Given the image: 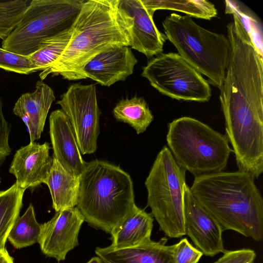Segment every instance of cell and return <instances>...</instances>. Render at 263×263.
Returning a JSON list of instances; mask_svg holds the SVG:
<instances>
[{
    "label": "cell",
    "instance_id": "1",
    "mask_svg": "<svg viewBox=\"0 0 263 263\" xmlns=\"http://www.w3.org/2000/svg\"><path fill=\"white\" fill-rule=\"evenodd\" d=\"M132 21L120 0H85L72 27L70 40L59 58L39 77L51 74L68 80L83 79L85 65L98 54L129 46Z\"/></svg>",
    "mask_w": 263,
    "mask_h": 263
},
{
    "label": "cell",
    "instance_id": "2",
    "mask_svg": "<svg viewBox=\"0 0 263 263\" xmlns=\"http://www.w3.org/2000/svg\"><path fill=\"white\" fill-rule=\"evenodd\" d=\"M254 178L241 171L196 176L190 191L222 231L233 230L259 242L263 239V199Z\"/></svg>",
    "mask_w": 263,
    "mask_h": 263
},
{
    "label": "cell",
    "instance_id": "3",
    "mask_svg": "<svg viewBox=\"0 0 263 263\" xmlns=\"http://www.w3.org/2000/svg\"><path fill=\"white\" fill-rule=\"evenodd\" d=\"M77 207L90 226L110 233L136 207L130 175L106 161L87 162L79 177Z\"/></svg>",
    "mask_w": 263,
    "mask_h": 263
},
{
    "label": "cell",
    "instance_id": "4",
    "mask_svg": "<svg viewBox=\"0 0 263 263\" xmlns=\"http://www.w3.org/2000/svg\"><path fill=\"white\" fill-rule=\"evenodd\" d=\"M166 141L177 164L195 177L223 171L233 152L226 135L189 117L168 123Z\"/></svg>",
    "mask_w": 263,
    "mask_h": 263
},
{
    "label": "cell",
    "instance_id": "5",
    "mask_svg": "<svg viewBox=\"0 0 263 263\" xmlns=\"http://www.w3.org/2000/svg\"><path fill=\"white\" fill-rule=\"evenodd\" d=\"M164 31L178 54L208 82L220 88L230 50L229 39L221 33L204 29L189 15L173 13L162 22Z\"/></svg>",
    "mask_w": 263,
    "mask_h": 263
},
{
    "label": "cell",
    "instance_id": "6",
    "mask_svg": "<svg viewBox=\"0 0 263 263\" xmlns=\"http://www.w3.org/2000/svg\"><path fill=\"white\" fill-rule=\"evenodd\" d=\"M84 1H30L19 23L2 41V48L31 55L44 41L71 29Z\"/></svg>",
    "mask_w": 263,
    "mask_h": 263
},
{
    "label": "cell",
    "instance_id": "7",
    "mask_svg": "<svg viewBox=\"0 0 263 263\" xmlns=\"http://www.w3.org/2000/svg\"><path fill=\"white\" fill-rule=\"evenodd\" d=\"M185 172L165 146L158 154L145 181L147 206L160 230L170 238L185 235L183 204Z\"/></svg>",
    "mask_w": 263,
    "mask_h": 263
},
{
    "label": "cell",
    "instance_id": "8",
    "mask_svg": "<svg viewBox=\"0 0 263 263\" xmlns=\"http://www.w3.org/2000/svg\"><path fill=\"white\" fill-rule=\"evenodd\" d=\"M141 76L162 95L178 100L208 101V81L178 53H160L149 59Z\"/></svg>",
    "mask_w": 263,
    "mask_h": 263
},
{
    "label": "cell",
    "instance_id": "9",
    "mask_svg": "<svg viewBox=\"0 0 263 263\" xmlns=\"http://www.w3.org/2000/svg\"><path fill=\"white\" fill-rule=\"evenodd\" d=\"M57 104L70 121L81 154L93 153L97 148L101 115L95 84L71 85Z\"/></svg>",
    "mask_w": 263,
    "mask_h": 263
},
{
    "label": "cell",
    "instance_id": "10",
    "mask_svg": "<svg viewBox=\"0 0 263 263\" xmlns=\"http://www.w3.org/2000/svg\"><path fill=\"white\" fill-rule=\"evenodd\" d=\"M183 204L185 235L206 256L223 253L220 225L195 199L187 184L184 187Z\"/></svg>",
    "mask_w": 263,
    "mask_h": 263
},
{
    "label": "cell",
    "instance_id": "11",
    "mask_svg": "<svg viewBox=\"0 0 263 263\" xmlns=\"http://www.w3.org/2000/svg\"><path fill=\"white\" fill-rule=\"evenodd\" d=\"M84 218L77 207L56 212L53 217L41 224L38 243L42 252L60 261L79 245L78 235Z\"/></svg>",
    "mask_w": 263,
    "mask_h": 263
},
{
    "label": "cell",
    "instance_id": "12",
    "mask_svg": "<svg viewBox=\"0 0 263 263\" xmlns=\"http://www.w3.org/2000/svg\"><path fill=\"white\" fill-rule=\"evenodd\" d=\"M50 148L48 142H30L16 151L9 171L20 187L26 190L45 183L53 160Z\"/></svg>",
    "mask_w": 263,
    "mask_h": 263
},
{
    "label": "cell",
    "instance_id": "13",
    "mask_svg": "<svg viewBox=\"0 0 263 263\" xmlns=\"http://www.w3.org/2000/svg\"><path fill=\"white\" fill-rule=\"evenodd\" d=\"M120 7L132 18L129 47L147 58L161 53L165 35L159 31L151 14L141 0H120Z\"/></svg>",
    "mask_w": 263,
    "mask_h": 263
},
{
    "label": "cell",
    "instance_id": "14",
    "mask_svg": "<svg viewBox=\"0 0 263 263\" xmlns=\"http://www.w3.org/2000/svg\"><path fill=\"white\" fill-rule=\"evenodd\" d=\"M137 63L129 46L117 47L102 52L90 60L83 69V78L109 87L132 74Z\"/></svg>",
    "mask_w": 263,
    "mask_h": 263
},
{
    "label": "cell",
    "instance_id": "15",
    "mask_svg": "<svg viewBox=\"0 0 263 263\" xmlns=\"http://www.w3.org/2000/svg\"><path fill=\"white\" fill-rule=\"evenodd\" d=\"M49 134L53 157L70 174L80 177L87 162L82 158L70 121L61 109L50 115Z\"/></svg>",
    "mask_w": 263,
    "mask_h": 263
},
{
    "label": "cell",
    "instance_id": "16",
    "mask_svg": "<svg viewBox=\"0 0 263 263\" xmlns=\"http://www.w3.org/2000/svg\"><path fill=\"white\" fill-rule=\"evenodd\" d=\"M55 99L53 90L41 80L36 82L33 91L23 94L16 102L13 112L26 124L30 142L40 138Z\"/></svg>",
    "mask_w": 263,
    "mask_h": 263
},
{
    "label": "cell",
    "instance_id": "17",
    "mask_svg": "<svg viewBox=\"0 0 263 263\" xmlns=\"http://www.w3.org/2000/svg\"><path fill=\"white\" fill-rule=\"evenodd\" d=\"M167 239L152 240L142 244L118 248L111 245L97 247L95 253L103 263H175L171 246L165 245Z\"/></svg>",
    "mask_w": 263,
    "mask_h": 263
},
{
    "label": "cell",
    "instance_id": "18",
    "mask_svg": "<svg viewBox=\"0 0 263 263\" xmlns=\"http://www.w3.org/2000/svg\"><path fill=\"white\" fill-rule=\"evenodd\" d=\"M153 216L136 207L110 233L111 246L118 248L137 246L151 240Z\"/></svg>",
    "mask_w": 263,
    "mask_h": 263
},
{
    "label": "cell",
    "instance_id": "19",
    "mask_svg": "<svg viewBox=\"0 0 263 263\" xmlns=\"http://www.w3.org/2000/svg\"><path fill=\"white\" fill-rule=\"evenodd\" d=\"M52 158L51 167L45 184L49 189L52 207L58 212L77 205L79 177L70 174L57 159Z\"/></svg>",
    "mask_w": 263,
    "mask_h": 263
},
{
    "label": "cell",
    "instance_id": "20",
    "mask_svg": "<svg viewBox=\"0 0 263 263\" xmlns=\"http://www.w3.org/2000/svg\"><path fill=\"white\" fill-rule=\"evenodd\" d=\"M113 114L117 120L128 124L138 134L144 133L154 119L146 102L137 97L120 100Z\"/></svg>",
    "mask_w": 263,
    "mask_h": 263
},
{
    "label": "cell",
    "instance_id": "21",
    "mask_svg": "<svg viewBox=\"0 0 263 263\" xmlns=\"http://www.w3.org/2000/svg\"><path fill=\"white\" fill-rule=\"evenodd\" d=\"M25 191L15 183L0 191V250L6 248L9 233L19 216Z\"/></svg>",
    "mask_w": 263,
    "mask_h": 263
},
{
    "label": "cell",
    "instance_id": "22",
    "mask_svg": "<svg viewBox=\"0 0 263 263\" xmlns=\"http://www.w3.org/2000/svg\"><path fill=\"white\" fill-rule=\"evenodd\" d=\"M147 11L154 15L156 10L178 11L191 17L210 20L217 16V10L211 2L205 0H141Z\"/></svg>",
    "mask_w": 263,
    "mask_h": 263
},
{
    "label": "cell",
    "instance_id": "23",
    "mask_svg": "<svg viewBox=\"0 0 263 263\" xmlns=\"http://www.w3.org/2000/svg\"><path fill=\"white\" fill-rule=\"evenodd\" d=\"M41 224L35 217L34 209L30 204L23 215L15 220L7 239L15 249H22L38 242Z\"/></svg>",
    "mask_w": 263,
    "mask_h": 263
},
{
    "label": "cell",
    "instance_id": "24",
    "mask_svg": "<svg viewBox=\"0 0 263 263\" xmlns=\"http://www.w3.org/2000/svg\"><path fill=\"white\" fill-rule=\"evenodd\" d=\"M71 29L41 43L38 49L28 57L32 62L43 71L48 68L61 55L71 36Z\"/></svg>",
    "mask_w": 263,
    "mask_h": 263
},
{
    "label": "cell",
    "instance_id": "25",
    "mask_svg": "<svg viewBox=\"0 0 263 263\" xmlns=\"http://www.w3.org/2000/svg\"><path fill=\"white\" fill-rule=\"evenodd\" d=\"M30 1L0 2V39L5 40L21 20Z\"/></svg>",
    "mask_w": 263,
    "mask_h": 263
},
{
    "label": "cell",
    "instance_id": "26",
    "mask_svg": "<svg viewBox=\"0 0 263 263\" xmlns=\"http://www.w3.org/2000/svg\"><path fill=\"white\" fill-rule=\"evenodd\" d=\"M226 13L235 14L252 38L253 43L262 54V33L259 22L237 1H226Z\"/></svg>",
    "mask_w": 263,
    "mask_h": 263
},
{
    "label": "cell",
    "instance_id": "27",
    "mask_svg": "<svg viewBox=\"0 0 263 263\" xmlns=\"http://www.w3.org/2000/svg\"><path fill=\"white\" fill-rule=\"evenodd\" d=\"M0 68L23 74L41 71L28 56L18 54L2 48H0Z\"/></svg>",
    "mask_w": 263,
    "mask_h": 263
},
{
    "label": "cell",
    "instance_id": "28",
    "mask_svg": "<svg viewBox=\"0 0 263 263\" xmlns=\"http://www.w3.org/2000/svg\"><path fill=\"white\" fill-rule=\"evenodd\" d=\"M172 249L175 263H197L203 255L186 238L172 245Z\"/></svg>",
    "mask_w": 263,
    "mask_h": 263
},
{
    "label": "cell",
    "instance_id": "29",
    "mask_svg": "<svg viewBox=\"0 0 263 263\" xmlns=\"http://www.w3.org/2000/svg\"><path fill=\"white\" fill-rule=\"evenodd\" d=\"M223 255L213 263H253L256 253L250 249H242L236 250L226 251Z\"/></svg>",
    "mask_w": 263,
    "mask_h": 263
},
{
    "label": "cell",
    "instance_id": "30",
    "mask_svg": "<svg viewBox=\"0 0 263 263\" xmlns=\"http://www.w3.org/2000/svg\"><path fill=\"white\" fill-rule=\"evenodd\" d=\"M3 102L0 98V165L11 153L9 144L10 127L3 114Z\"/></svg>",
    "mask_w": 263,
    "mask_h": 263
},
{
    "label": "cell",
    "instance_id": "31",
    "mask_svg": "<svg viewBox=\"0 0 263 263\" xmlns=\"http://www.w3.org/2000/svg\"><path fill=\"white\" fill-rule=\"evenodd\" d=\"M0 263H14L13 258L6 248L0 250Z\"/></svg>",
    "mask_w": 263,
    "mask_h": 263
},
{
    "label": "cell",
    "instance_id": "32",
    "mask_svg": "<svg viewBox=\"0 0 263 263\" xmlns=\"http://www.w3.org/2000/svg\"><path fill=\"white\" fill-rule=\"evenodd\" d=\"M87 263H103V262L99 257L96 256L91 258Z\"/></svg>",
    "mask_w": 263,
    "mask_h": 263
}]
</instances>
